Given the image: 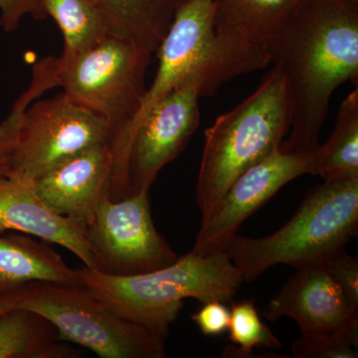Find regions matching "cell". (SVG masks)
Segmentation results:
<instances>
[{
  "label": "cell",
  "instance_id": "obj_16",
  "mask_svg": "<svg viewBox=\"0 0 358 358\" xmlns=\"http://www.w3.org/2000/svg\"><path fill=\"white\" fill-rule=\"evenodd\" d=\"M102 15L110 35L157 53L176 13L187 0H89Z\"/></svg>",
  "mask_w": 358,
  "mask_h": 358
},
{
  "label": "cell",
  "instance_id": "obj_3",
  "mask_svg": "<svg viewBox=\"0 0 358 358\" xmlns=\"http://www.w3.org/2000/svg\"><path fill=\"white\" fill-rule=\"evenodd\" d=\"M358 230V179L324 180L306 195L289 222L267 237L235 235L227 252L243 281L252 282L282 264L324 265L345 250Z\"/></svg>",
  "mask_w": 358,
  "mask_h": 358
},
{
  "label": "cell",
  "instance_id": "obj_4",
  "mask_svg": "<svg viewBox=\"0 0 358 358\" xmlns=\"http://www.w3.org/2000/svg\"><path fill=\"white\" fill-rule=\"evenodd\" d=\"M291 126L286 83L275 66L236 108L205 131L196 183L203 219L242 173L280 148Z\"/></svg>",
  "mask_w": 358,
  "mask_h": 358
},
{
  "label": "cell",
  "instance_id": "obj_23",
  "mask_svg": "<svg viewBox=\"0 0 358 358\" xmlns=\"http://www.w3.org/2000/svg\"><path fill=\"white\" fill-rule=\"evenodd\" d=\"M358 334H334L301 336L292 345L294 358H357Z\"/></svg>",
  "mask_w": 358,
  "mask_h": 358
},
{
  "label": "cell",
  "instance_id": "obj_8",
  "mask_svg": "<svg viewBox=\"0 0 358 358\" xmlns=\"http://www.w3.org/2000/svg\"><path fill=\"white\" fill-rule=\"evenodd\" d=\"M107 122L64 93L30 103L9 157V178L32 182L90 147L112 141Z\"/></svg>",
  "mask_w": 358,
  "mask_h": 358
},
{
  "label": "cell",
  "instance_id": "obj_27",
  "mask_svg": "<svg viewBox=\"0 0 358 358\" xmlns=\"http://www.w3.org/2000/svg\"><path fill=\"white\" fill-rule=\"evenodd\" d=\"M11 308H14L13 294H0V315Z\"/></svg>",
  "mask_w": 358,
  "mask_h": 358
},
{
  "label": "cell",
  "instance_id": "obj_18",
  "mask_svg": "<svg viewBox=\"0 0 358 358\" xmlns=\"http://www.w3.org/2000/svg\"><path fill=\"white\" fill-rule=\"evenodd\" d=\"M300 0H214L217 34L262 47L285 22Z\"/></svg>",
  "mask_w": 358,
  "mask_h": 358
},
{
  "label": "cell",
  "instance_id": "obj_10",
  "mask_svg": "<svg viewBox=\"0 0 358 358\" xmlns=\"http://www.w3.org/2000/svg\"><path fill=\"white\" fill-rule=\"evenodd\" d=\"M317 150L282 152L279 148L240 174L201 219L192 252L205 256L224 251L240 225L282 186L303 174H313Z\"/></svg>",
  "mask_w": 358,
  "mask_h": 358
},
{
  "label": "cell",
  "instance_id": "obj_26",
  "mask_svg": "<svg viewBox=\"0 0 358 358\" xmlns=\"http://www.w3.org/2000/svg\"><path fill=\"white\" fill-rule=\"evenodd\" d=\"M199 312L193 313L192 320L205 336H218L227 331L230 324V310L225 303L209 301L203 303Z\"/></svg>",
  "mask_w": 358,
  "mask_h": 358
},
{
  "label": "cell",
  "instance_id": "obj_22",
  "mask_svg": "<svg viewBox=\"0 0 358 358\" xmlns=\"http://www.w3.org/2000/svg\"><path fill=\"white\" fill-rule=\"evenodd\" d=\"M57 87L56 58L46 57L33 66L29 87L14 103L13 110L3 122H0V160L9 159L17 143L24 112L30 103L48 90Z\"/></svg>",
  "mask_w": 358,
  "mask_h": 358
},
{
  "label": "cell",
  "instance_id": "obj_25",
  "mask_svg": "<svg viewBox=\"0 0 358 358\" xmlns=\"http://www.w3.org/2000/svg\"><path fill=\"white\" fill-rule=\"evenodd\" d=\"M25 16L47 17L42 0H0V26L7 33L15 31Z\"/></svg>",
  "mask_w": 358,
  "mask_h": 358
},
{
  "label": "cell",
  "instance_id": "obj_11",
  "mask_svg": "<svg viewBox=\"0 0 358 358\" xmlns=\"http://www.w3.org/2000/svg\"><path fill=\"white\" fill-rule=\"evenodd\" d=\"M201 88L194 81L179 85L143 117L129 159L131 194L150 190L157 174L185 150L199 129Z\"/></svg>",
  "mask_w": 358,
  "mask_h": 358
},
{
  "label": "cell",
  "instance_id": "obj_19",
  "mask_svg": "<svg viewBox=\"0 0 358 358\" xmlns=\"http://www.w3.org/2000/svg\"><path fill=\"white\" fill-rule=\"evenodd\" d=\"M324 180L358 179V90L341 103L333 134L317 150L315 171Z\"/></svg>",
  "mask_w": 358,
  "mask_h": 358
},
{
  "label": "cell",
  "instance_id": "obj_14",
  "mask_svg": "<svg viewBox=\"0 0 358 358\" xmlns=\"http://www.w3.org/2000/svg\"><path fill=\"white\" fill-rule=\"evenodd\" d=\"M15 231L60 245L94 270L87 224L60 215L40 199L31 182L4 176L0 178V234Z\"/></svg>",
  "mask_w": 358,
  "mask_h": 358
},
{
  "label": "cell",
  "instance_id": "obj_13",
  "mask_svg": "<svg viewBox=\"0 0 358 358\" xmlns=\"http://www.w3.org/2000/svg\"><path fill=\"white\" fill-rule=\"evenodd\" d=\"M113 169L110 141L78 152L31 182L54 211L88 224L109 192Z\"/></svg>",
  "mask_w": 358,
  "mask_h": 358
},
{
  "label": "cell",
  "instance_id": "obj_12",
  "mask_svg": "<svg viewBox=\"0 0 358 358\" xmlns=\"http://www.w3.org/2000/svg\"><path fill=\"white\" fill-rule=\"evenodd\" d=\"M262 315L268 320L291 317L301 336L358 334V310L324 265L298 268Z\"/></svg>",
  "mask_w": 358,
  "mask_h": 358
},
{
  "label": "cell",
  "instance_id": "obj_7",
  "mask_svg": "<svg viewBox=\"0 0 358 358\" xmlns=\"http://www.w3.org/2000/svg\"><path fill=\"white\" fill-rule=\"evenodd\" d=\"M214 0H187L157 49L159 64L145 92L138 114L128 129L110 143L113 154L109 197L121 200L131 194L129 159L134 134L148 110L179 85L199 74L200 66L215 39Z\"/></svg>",
  "mask_w": 358,
  "mask_h": 358
},
{
  "label": "cell",
  "instance_id": "obj_17",
  "mask_svg": "<svg viewBox=\"0 0 358 358\" xmlns=\"http://www.w3.org/2000/svg\"><path fill=\"white\" fill-rule=\"evenodd\" d=\"M55 326L38 313L11 308L0 315V358H76Z\"/></svg>",
  "mask_w": 358,
  "mask_h": 358
},
{
  "label": "cell",
  "instance_id": "obj_24",
  "mask_svg": "<svg viewBox=\"0 0 358 358\" xmlns=\"http://www.w3.org/2000/svg\"><path fill=\"white\" fill-rule=\"evenodd\" d=\"M329 275L341 287L346 300L358 310V260L345 250L329 258L324 264Z\"/></svg>",
  "mask_w": 358,
  "mask_h": 358
},
{
  "label": "cell",
  "instance_id": "obj_21",
  "mask_svg": "<svg viewBox=\"0 0 358 358\" xmlns=\"http://www.w3.org/2000/svg\"><path fill=\"white\" fill-rule=\"evenodd\" d=\"M230 313L229 338L237 346H226L223 357H258L254 355L255 348L279 350L282 348L281 341L261 320L254 301L233 303Z\"/></svg>",
  "mask_w": 358,
  "mask_h": 358
},
{
  "label": "cell",
  "instance_id": "obj_2",
  "mask_svg": "<svg viewBox=\"0 0 358 358\" xmlns=\"http://www.w3.org/2000/svg\"><path fill=\"white\" fill-rule=\"evenodd\" d=\"M79 271L82 284L108 307L164 338L185 299L228 303L244 282L225 250L205 256L190 251L141 275L117 277L84 266Z\"/></svg>",
  "mask_w": 358,
  "mask_h": 358
},
{
  "label": "cell",
  "instance_id": "obj_5",
  "mask_svg": "<svg viewBox=\"0 0 358 358\" xmlns=\"http://www.w3.org/2000/svg\"><path fill=\"white\" fill-rule=\"evenodd\" d=\"M14 308L38 313L61 341L101 358H164L166 338L124 319L80 282L34 281L11 293Z\"/></svg>",
  "mask_w": 358,
  "mask_h": 358
},
{
  "label": "cell",
  "instance_id": "obj_15",
  "mask_svg": "<svg viewBox=\"0 0 358 358\" xmlns=\"http://www.w3.org/2000/svg\"><path fill=\"white\" fill-rule=\"evenodd\" d=\"M34 281L80 282L81 275L47 242L20 232L0 234V294Z\"/></svg>",
  "mask_w": 358,
  "mask_h": 358
},
{
  "label": "cell",
  "instance_id": "obj_9",
  "mask_svg": "<svg viewBox=\"0 0 358 358\" xmlns=\"http://www.w3.org/2000/svg\"><path fill=\"white\" fill-rule=\"evenodd\" d=\"M94 271L117 277L152 272L178 255L155 228L150 190L112 201L106 195L87 225Z\"/></svg>",
  "mask_w": 358,
  "mask_h": 358
},
{
  "label": "cell",
  "instance_id": "obj_1",
  "mask_svg": "<svg viewBox=\"0 0 358 358\" xmlns=\"http://www.w3.org/2000/svg\"><path fill=\"white\" fill-rule=\"evenodd\" d=\"M288 92L291 131L282 152L320 147L331 96L358 76V4L348 0H300L262 45Z\"/></svg>",
  "mask_w": 358,
  "mask_h": 358
},
{
  "label": "cell",
  "instance_id": "obj_20",
  "mask_svg": "<svg viewBox=\"0 0 358 358\" xmlns=\"http://www.w3.org/2000/svg\"><path fill=\"white\" fill-rule=\"evenodd\" d=\"M45 13L57 23L64 48L60 60L75 57L109 36L102 15L89 0H42Z\"/></svg>",
  "mask_w": 358,
  "mask_h": 358
},
{
  "label": "cell",
  "instance_id": "obj_28",
  "mask_svg": "<svg viewBox=\"0 0 358 358\" xmlns=\"http://www.w3.org/2000/svg\"><path fill=\"white\" fill-rule=\"evenodd\" d=\"M9 159L0 160V178L6 176L7 171H8Z\"/></svg>",
  "mask_w": 358,
  "mask_h": 358
},
{
  "label": "cell",
  "instance_id": "obj_6",
  "mask_svg": "<svg viewBox=\"0 0 358 358\" xmlns=\"http://www.w3.org/2000/svg\"><path fill=\"white\" fill-rule=\"evenodd\" d=\"M152 57V52L140 45L109 35L75 57L56 58L57 87L107 122L112 143L128 129L140 110Z\"/></svg>",
  "mask_w": 358,
  "mask_h": 358
}]
</instances>
